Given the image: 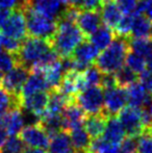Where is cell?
Instances as JSON below:
<instances>
[{
	"label": "cell",
	"instance_id": "6da1fadb",
	"mask_svg": "<svg viewBox=\"0 0 152 153\" xmlns=\"http://www.w3.org/2000/svg\"><path fill=\"white\" fill-rule=\"evenodd\" d=\"M16 56L19 64L29 71L41 70L59 61V55L55 53L48 41L33 36L24 40Z\"/></svg>",
	"mask_w": 152,
	"mask_h": 153
},
{
	"label": "cell",
	"instance_id": "7a4b0ae2",
	"mask_svg": "<svg viewBox=\"0 0 152 153\" xmlns=\"http://www.w3.org/2000/svg\"><path fill=\"white\" fill-rule=\"evenodd\" d=\"M85 34L81 32L75 22L59 18L56 30L50 40V45L59 56H71L74 50L83 42Z\"/></svg>",
	"mask_w": 152,
	"mask_h": 153
},
{
	"label": "cell",
	"instance_id": "3957f363",
	"mask_svg": "<svg viewBox=\"0 0 152 153\" xmlns=\"http://www.w3.org/2000/svg\"><path fill=\"white\" fill-rule=\"evenodd\" d=\"M128 52H129V39L118 36L114 39L110 46L103 49L101 53H99L95 61V66L103 74L115 73L123 67Z\"/></svg>",
	"mask_w": 152,
	"mask_h": 153
},
{
	"label": "cell",
	"instance_id": "277c9868",
	"mask_svg": "<svg viewBox=\"0 0 152 153\" xmlns=\"http://www.w3.org/2000/svg\"><path fill=\"white\" fill-rule=\"evenodd\" d=\"M22 10L26 18L27 32L30 36L50 42L56 30L57 22L55 19L40 14L30 7H25Z\"/></svg>",
	"mask_w": 152,
	"mask_h": 153
},
{
	"label": "cell",
	"instance_id": "5b68a950",
	"mask_svg": "<svg viewBox=\"0 0 152 153\" xmlns=\"http://www.w3.org/2000/svg\"><path fill=\"white\" fill-rule=\"evenodd\" d=\"M74 101L87 115L99 114L103 109V92L99 85L89 87L77 93Z\"/></svg>",
	"mask_w": 152,
	"mask_h": 153
},
{
	"label": "cell",
	"instance_id": "8992f818",
	"mask_svg": "<svg viewBox=\"0 0 152 153\" xmlns=\"http://www.w3.org/2000/svg\"><path fill=\"white\" fill-rule=\"evenodd\" d=\"M119 120L125 133L129 137H139L146 131V127L142 119V108L132 106L124 107L119 113Z\"/></svg>",
	"mask_w": 152,
	"mask_h": 153
},
{
	"label": "cell",
	"instance_id": "52a82bcc",
	"mask_svg": "<svg viewBox=\"0 0 152 153\" xmlns=\"http://www.w3.org/2000/svg\"><path fill=\"white\" fill-rule=\"evenodd\" d=\"M29 75V70L20 64H17L10 71L2 77L0 85L1 88L15 96H20L23 85Z\"/></svg>",
	"mask_w": 152,
	"mask_h": 153
},
{
	"label": "cell",
	"instance_id": "ba28073f",
	"mask_svg": "<svg viewBox=\"0 0 152 153\" xmlns=\"http://www.w3.org/2000/svg\"><path fill=\"white\" fill-rule=\"evenodd\" d=\"M19 137L25 146L35 149H47L50 141V137L43 130L39 123L28 124L27 126L23 127L19 133Z\"/></svg>",
	"mask_w": 152,
	"mask_h": 153
},
{
	"label": "cell",
	"instance_id": "9c48e42d",
	"mask_svg": "<svg viewBox=\"0 0 152 153\" xmlns=\"http://www.w3.org/2000/svg\"><path fill=\"white\" fill-rule=\"evenodd\" d=\"M2 34L13 38L17 41H22L26 38L27 27L25 14L21 8H15L10 13L5 24L2 26Z\"/></svg>",
	"mask_w": 152,
	"mask_h": 153
},
{
	"label": "cell",
	"instance_id": "30bf717a",
	"mask_svg": "<svg viewBox=\"0 0 152 153\" xmlns=\"http://www.w3.org/2000/svg\"><path fill=\"white\" fill-rule=\"evenodd\" d=\"M127 104L126 90L121 87H116L106 90L103 95V111L108 117L119 114Z\"/></svg>",
	"mask_w": 152,
	"mask_h": 153
},
{
	"label": "cell",
	"instance_id": "8fae6325",
	"mask_svg": "<svg viewBox=\"0 0 152 153\" xmlns=\"http://www.w3.org/2000/svg\"><path fill=\"white\" fill-rule=\"evenodd\" d=\"M98 55L99 50L91 42H82L77 46L71 56L75 61L76 71L82 72L93 62H95Z\"/></svg>",
	"mask_w": 152,
	"mask_h": 153
},
{
	"label": "cell",
	"instance_id": "7c38bea8",
	"mask_svg": "<svg viewBox=\"0 0 152 153\" xmlns=\"http://www.w3.org/2000/svg\"><path fill=\"white\" fill-rule=\"evenodd\" d=\"M62 123H63V130L69 132L70 130L80 127L83 125L87 114L75 103V101L69 102L61 114Z\"/></svg>",
	"mask_w": 152,
	"mask_h": 153
},
{
	"label": "cell",
	"instance_id": "4fadbf2b",
	"mask_svg": "<svg viewBox=\"0 0 152 153\" xmlns=\"http://www.w3.org/2000/svg\"><path fill=\"white\" fill-rule=\"evenodd\" d=\"M48 98L49 95L47 92H39L27 97H23L20 98L21 108L40 119L47 109Z\"/></svg>",
	"mask_w": 152,
	"mask_h": 153
},
{
	"label": "cell",
	"instance_id": "5bb4252c",
	"mask_svg": "<svg viewBox=\"0 0 152 153\" xmlns=\"http://www.w3.org/2000/svg\"><path fill=\"white\" fill-rule=\"evenodd\" d=\"M62 6L63 4L59 0H23L20 8L23 10L25 7H30L40 14L55 19L61 16L63 12Z\"/></svg>",
	"mask_w": 152,
	"mask_h": 153
},
{
	"label": "cell",
	"instance_id": "9a60e30c",
	"mask_svg": "<svg viewBox=\"0 0 152 153\" xmlns=\"http://www.w3.org/2000/svg\"><path fill=\"white\" fill-rule=\"evenodd\" d=\"M75 23L85 36H90L100 27L101 17L98 10H79Z\"/></svg>",
	"mask_w": 152,
	"mask_h": 153
},
{
	"label": "cell",
	"instance_id": "2e32d148",
	"mask_svg": "<svg viewBox=\"0 0 152 153\" xmlns=\"http://www.w3.org/2000/svg\"><path fill=\"white\" fill-rule=\"evenodd\" d=\"M127 95V103L129 106L138 107V108H147L151 103L152 95L147 94L146 90L138 81L131 83L126 88Z\"/></svg>",
	"mask_w": 152,
	"mask_h": 153
},
{
	"label": "cell",
	"instance_id": "e0dca14e",
	"mask_svg": "<svg viewBox=\"0 0 152 153\" xmlns=\"http://www.w3.org/2000/svg\"><path fill=\"white\" fill-rule=\"evenodd\" d=\"M31 74L28 75L26 81L23 85L20 92V98L27 97L29 95L36 94L39 92H47L48 91V85H47L45 77L42 71L33 70L30 71Z\"/></svg>",
	"mask_w": 152,
	"mask_h": 153
},
{
	"label": "cell",
	"instance_id": "ac0fdd59",
	"mask_svg": "<svg viewBox=\"0 0 152 153\" xmlns=\"http://www.w3.org/2000/svg\"><path fill=\"white\" fill-rule=\"evenodd\" d=\"M3 124L7 134L17 135L25 125V116L21 107H13L3 115Z\"/></svg>",
	"mask_w": 152,
	"mask_h": 153
},
{
	"label": "cell",
	"instance_id": "d6986e66",
	"mask_svg": "<svg viewBox=\"0 0 152 153\" xmlns=\"http://www.w3.org/2000/svg\"><path fill=\"white\" fill-rule=\"evenodd\" d=\"M108 116L101 111L99 114L95 115H89L85 117L83 125L85 129L92 139H97L103 135L104 129L106 126V121H108Z\"/></svg>",
	"mask_w": 152,
	"mask_h": 153
},
{
	"label": "cell",
	"instance_id": "ffe728a7",
	"mask_svg": "<svg viewBox=\"0 0 152 153\" xmlns=\"http://www.w3.org/2000/svg\"><path fill=\"white\" fill-rule=\"evenodd\" d=\"M130 36H133V39L150 38L152 36V22L141 13H134Z\"/></svg>",
	"mask_w": 152,
	"mask_h": 153
},
{
	"label": "cell",
	"instance_id": "44dd1931",
	"mask_svg": "<svg viewBox=\"0 0 152 153\" xmlns=\"http://www.w3.org/2000/svg\"><path fill=\"white\" fill-rule=\"evenodd\" d=\"M70 140L73 150L75 153H87L90 151L91 146V137L87 134L85 129L82 126L70 130L69 132Z\"/></svg>",
	"mask_w": 152,
	"mask_h": 153
},
{
	"label": "cell",
	"instance_id": "7402d4cb",
	"mask_svg": "<svg viewBox=\"0 0 152 153\" xmlns=\"http://www.w3.org/2000/svg\"><path fill=\"white\" fill-rule=\"evenodd\" d=\"M103 137V139H105L106 141L113 144H117V145H119L122 140L125 137V130H124L120 120L115 116H110L108 118Z\"/></svg>",
	"mask_w": 152,
	"mask_h": 153
},
{
	"label": "cell",
	"instance_id": "603a6c76",
	"mask_svg": "<svg viewBox=\"0 0 152 153\" xmlns=\"http://www.w3.org/2000/svg\"><path fill=\"white\" fill-rule=\"evenodd\" d=\"M100 17L105 26L110 27V29H115L123 16L117 3L114 1H110L104 2V5H102Z\"/></svg>",
	"mask_w": 152,
	"mask_h": 153
},
{
	"label": "cell",
	"instance_id": "cb8c5ba5",
	"mask_svg": "<svg viewBox=\"0 0 152 153\" xmlns=\"http://www.w3.org/2000/svg\"><path fill=\"white\" fill-rule=\"evenodd\" d=\"M40 71H42L43 75H44L45 80H46L47 85H48L49 91L56 89L59 87L64 76V71L63 68H62L61 61H56L52 62V64L41 69Z\"/></svg>",
	"mask_w": 152,
	"mask_h": 153
},
{
	"label": "cell",
	"instance_id": "d4e9b609",
	"mask_svg": "<svg viewBox=\"0 0 152 153\" xmlns=\"http://www.w3.org/2000/svg\"><path fill=\"white\" fill-rule=\"evenodd\" d=\"M48 153H73L70 135L67 131H61L51 137L48 145Z\"/></svg>",
	"mask_w": 152,
	"mask_h": 153
},
{
	"label": "cell",
	"instance_id": "484cf974",
	"mask_svg": "<svg viewBox=\"0 0 152 153\" xmlns=\"http://www.w3.org/2000/svg\"><path fill=\"white\" fill-rule=\"evenodd\" d=\"M91 41L90 42L98 49V50H103L106 47L110 46V43L114 41L115 39V34L113 29H110L108 26H102L99 27L95 32L90 36Z\"/></svg>",
	"mask_w": 152,
	"mask_h": 153
},
{
	"label": "cell",
	"instance_id": "4316f807",
	"mask_svg": "<svg viewBox=\"0 0 152 153\" xmlns=\"http://www.w3.org/2000/svg\"><path fill=\"white\" fill-rule=\"evenodd\" d=\"M40 126L43 128V130L47 133L49 137H52L53 135L57 134L63 130V123H62L61 115H48L44 114L40 118L39 121Z\"/></svg>",
	"mask_w": 152,
	"mask_h": 153
},
{
	"label": "cell",
	"instance_id": "83f0119b",
	"mask_svg": "<svg viewBox=\"0 0 152 153\" xmlns=\"http://www.w3.org/2000/svg\"><path fill=\"white\" fill-rule=\"evenodd\" d=\"M48 95V104H47V109L45 111V114H48V115H61L64 107L69 102H71L56 89L50 90Z\"/></svg>",
	"mask_w": 152,
	"mask_h": 153
},
{
	"label": "cell",
	"instance_id": "f1b7e54d",
	"mask_svg": "<svg viewBox=\"0 0 152 153\" xmlns=\"http://www.w3.org/2000/svg\"><path fill=\"white\" fill-rule=\"evenodd\" d=\"M102 74L103 73L96 66H89L85 70L80 72V78L81 81H82L83 88L87 89L89 87L99 85Z\"/></svg>",
	"mask_w": 152,
	"mask_h": 153
},
{
	"label": "cell",
	"instance_id": "f546056e",
	"mask_svg": "<svg viewBox=\"0 0 152 153\" xmlns=\"http://www.w3.org/2000/svg\"><path fill=\"white\" fill-rule=\"evenodd\" d=\"M13 107H21L20 96H15L0 87V116Z\"/></svg>",
	"mask_w": 152,
	"mask_h": 153
},
{
	"label": "cell",
	"instance_id": "4dcf8cb0",
	"mask_svg": "<svg viewBox=\"0 0 152 153\" xmlns=\"http://www.w3.org/2000/svg\"><path fill=\"white\" fill-rule=\"evenodd\" d=\"M114 74L118 87L124 88V89H126L128 85L138 80V74H136L133 71L130 70L128 67H122Z\"/></svg>",
	"mask_w": 152,
	"mask_h": 153
},
{
	"label": "cell",
	"instance_id": "1f68e13d",
	"mask_svg": "<svg viewBox=\"0 0 152 153\" xmlns=\"http://www.w3.org/2000/svg\"><path fill=\"white\" fill-rule=\"evenodd\" d=\"M90 151L95 153H120L119 145L113 144L101 137L94 139V141L91 142Z\"/></svg>",
	"mask_w": 152,
	"mask_h": 153
},
{
	"label": "cell",
	"instance_id": "d6a6232c",
	"mask_svg": "<svg viewBox=\"0 0 152 153\" xmlns=\"http://www.w3.org/2000/svg\"><path fill=\"white\" fill-rule=\"evenodd\" d=\"M129 49L131 52H134L141 56L147 57L152 53V46L148 39H133L129 40Z\"/></svg>",
	"mask_w": 152,
	"mask_h": 153
},
{
	"label": "cell",
	"instance_id": "836d02e7",
	"mask_svg": "<svg viewBox=\"0 0 152 153\" xmlns=\"http://www.w3.org/2000/svg\"><path fill=\"white\" fill-rule=\"evenodd\" d=\"M126 67L133 71L136 74H141L146 69V59L134 52H128L125 59Z\"/></svg>",
	"mask_w": 152,
	"mask_h": 153
},
{
	"label": "cell",
	"instance_id": "e575fe53",
	"mask_svg": "<svg viewBox=\"0 0 152 153\" xmlns=\"http://www.w3.org/2000/svg\"><path fill=\"white\" fill-rule=\"evenodd\" d=\"M25 150V145L22 140L17 135H10L0 149L1 153H22Z\"/></svg>",
	"mask_w": 152,
	"mask_h": 153
},
{
	"label": "cell",
	"instance_id": "d590c367",
	"mask_svg": "<svg viewBox=\"0 0 152 153\" xmlns=\"http://www.w3.org/2000/svg\"><path fill=\"white\" fill-rule=\"evenodd\" d=\"M18 62L16 54L8 52H0V81L4 74L10 71Z\"/></svg>",
	"mask_w": 152,
	"mask_h": 153
},
{
	"label": "cell",
	"instance_id": "8d00e7d4",
	"mask_svg": "<svg viewBox=\"0 0 152 153\" xmlns=\"http://www.w3.org/2000/svg\"><path fill=\"white\" fill-rule=\"evenodd\" d=\"M133 15H124L121 18L120 22L116 26V31H117L118 36H123V38H128L130 36L132 28V22H133Z\"/></svg>",
	"mask_w": 152,
	"mask_h": 153
},
{
	"label": "cell",
	"instance_id": "74e56055",
	"mask_svg": "<svg viewBox=\"0 0 152 153\" xmlns=\"http://www.w3.org/2000/svg\"><path fill=\"white\" fill-rule=\"evenodd\" d=\"M138 140L139 137H129L127 135L122 140L119 144V152L120 153H136L138 151Z\"/></svg>",
	"mask_w": 152,
	"mask_h": 153
},
{
	"label": "cell",
	"instance_id": "f35d334b",
	"mask_svg": "<svg viewBox=\"0 0 152 153\" xmlns=\"http://www.w3.org/2000/svg\"><path fill=\"white\" fill-rule=\"evenodd\" d=\"M0 43H1L2 48L5 49L6 52L12 53V54H17L21 46L20 41H17L7 36H4V34L0 36Z\"/></svg>",
	"mask_w": 152,
	"mask_h": 153
},
{
	"label": "cell",
	"instance_id": "ab89813d",
	"mask_svg": "<svg viewBox=\"0 0 152 153\" xmlns=\"http://www.w3.org/2000/svg\"><path fill=\"white\" fill-rule=\"evenodd\" d=\"M116 3L124 15H131L138 12V0H116Z\"/></svg>",
	"mask_w": 152,
	"mask_h": 153
},
{
	"label": "cell",
	"instance_id": "60d3db41",
	"mask_svg": "<svg viewBox=\"0 0 152 153\" xmlns=\"http://www.w3.org/2000/svg\"><path fill=\"white\" fill-rule=\"evenodd\" d=\"M139 153H152V139L147 133H144L138 140Z\"/></svg>",
	"mask_w": 152,
	"mask_h": 153
},
{
	"label": "cell",
	"instance_id": "b9f144b4",
	"mask_svg": "<svg viewBox=\"0 0 152 153\" xmlns=\"http://www.w3.org/2000/svg\"><path fill=\"white\" fill-rule=\"evenodd\" d=\"M99 87L101 88V89H103L104 91L118 87L117 80H116V77H115L114 73H106V74H102L101 80H100V83H99Z\"/></svg>",
	"mask_w": 152,
	"mask_h": 153
},
{
	"label": "cell",
	"instance_id": "7bdbcfd3",
	"mask_svg": "<svg viewBox=\"0 0 152 153\" xmlns=\"http://www.w3.org/2000/svg\"><path fill=\"white\" fill-rule=\"evenodd\" d=\"M74 5L81 10H97L101 6V0H75Z\"/></svg>",
	"mask_w": 152,
	"mask_h": 153
},
{
	"label": "cell",
	"instance_id": "ee69618b",
	"mask_svg": "<svg viewBox=\"0 0 152 153\" xmlns=\"http://www.w3.org/2000/svg\"><path fill=\"white\" fill-rule=\"evenodd\" d=\"M140 83L144 87L146 92L152 95V72L150 71H144L140 75Z\"/></svg>",
	"mask_w": 152,
	"mask_h": 153
},
{
	"label": "cell",
	"instance_id": "f6af8a7d",
	"mask_svg": "<svg viewBox=\"0 0 152 153\" xmlns=\"http://www.w3.org/2000/svg\"><path fill=\"white\" fill-rule=\"evenodd\" d=\"M138 12L143 14L152 22V0H143L139 4Z\"/></svg>",
	"mask_w": 152,
	"mask_h": 153
},
{
	"label": "cell",
	"instance_id": "bcb514c9",
	"mask_svg": "<svg viewBox=\"0 0 152 153\" xmlns=\"http://www.w3.org/2000/svg\"><path fill=\"white\" fill-rule=\"evenodd\" d=\"M22 5V0H0V7L6 10L20 8Z\"/></svg>",
	"mask_w": 152,
	"mask_h": 153
},
{
	"label": "cell",
	"instance_id": "7dc6e473",
	"mask_svg": "<svg viewBox=\"0 0 152 153\" xmlns=\"http://www.w3.org/2000/svg\"><path fill=\"white\" fill-rule=\"evenodd\" d=\"M6 140H7V131L3 124V115H1L0 116V149L4 145Z\"/></svg>",
	"mask_w": 152,
	"mask_h": 153
},
{
	"label": "cell",
	"instance_id": "c3c4849f",
	"mask_svg": "<svg viewBox=\"0 0 152 153\" xmlns=\"http://www.w3.org/2000/svg\"><path fill=\"white\" fill-rule=\"evenodd\" d=\"M10 15V10L0 7V28H2V26L5 24L6 20L8 19Z\"/></svg>",
	"mask_w": 152,
	"mask_h": 153
},
{
	"label": "cell",
	"instance_id": "681fc988",
	"mask_svg": "<svg viewBox=\"0 0 152 153\" xmlns=\"http://www.w3.org/2000/svg\"><path fill=\"white\" fill-rule=\"evenodd\" d=\"M22 153H46L45 150L43 149H35V148H29V149H25Z\"/></svg>",
	"mask_w": 152,
	"mask_h": 153
},
{
	"label": "cell",
	"instance_id": "f907efd6",
	"mask_svg": "<svg viewBox=\"0 0 152 153\" xmlns=\"http://www.w3.org/2000/svg\"><path fill=\"white\" fill-rule=\"evenodd\" d=\"M146 67L148 68V71L152 72V53L146 59Z\"/></svg>",
	"mask_w": 152,
	"mask_h": 153
},
{
	"label": "cell",
	"instance_id": "816d5d0a",
	"mask_svg": "<svg viewBox=\"0 0 152 153\" xmlns=\"http://www.w3.org/2000/svg\"><path fill=\"white\" fill-rule=\"evenodd\" d=\"M59 1H61V3L63 4V5H65L66 7L75 4V0H59Z\"/></svg>",
	"mask_w": 152,
	"mask_h": 153
},
{
	"label": "cell",
	"instance_id": "f5cc1de1",
	"mask_svg": "<svg viewBox=\"0 0 152 153\" xmlns=\"http://www.w3.org/2000/svg\"><path fill=\"white\" fill-rule=\"evenodd\" d=\"M145 133H147V134L149 135V137L152 139V125L150 127H148V128L146 129V131H145Z\"/></svg>",
	"mask_w": 152,
	"mask_h": 153
},
{
	"label": "cell",
	"instance_id": "db71d44e",
	"mask_svg": "<svg viewBox=\"0 0 152 153\" xmlns=\"http://www.w3.org/2000/svg\"><path fill=\"white\" fill-rule=\"evenodd\" d=\"M147 109H148V113H149V115H150V117L152 119V100H151V103L149 104V106L147 107Z\"/></svg>",
	"mask_w": 152,
	"mask_h": 153
},
{
	"label": "cell",
	"instance_id": "11a10c76",
	"mask_svg": "<svg viewBox=\"0 0 152 153\" xmlns=\"http://www.w3.org/2000/svg\"><path fill=\"white\" fill-rule=\"evenodd\" d=\"M110 1H113V0H101V2H110Z\"/></svg>",
	"mask_w": 152,
	"mask_h": 153
},
{
	"label": "cell",
	"instance_id": "9f6ffc18",
	"mask_svg": "<svg viewBox=\"0 0 152 153\" xmlns=\"http://www.w3.org/2000/svg\"><path fill=\"white\" fill-rule=\"evenodd\" d=\"M2 51V46H1V43H0V52Z\"/></svg>",
	"mask_w": 152,
	"mask_h": 153
},
{
	"label": "cell",
	"instance_id": "6f0895ef",
	"mask_svg": "<svg viewBox=\"0 0 152 153\" xmlns=\"http://www.w3.org/2000/svg\"><path fill=\"white\" fill-rule=\"evenodd\" d=\"M150 43H151V46H152V36H151V40H150Z\"/></svg>",
	"mask_w": 152,
	"mask_h": 153
},
{
	"label": "cell",
	"instance_id": "680465c9",
	"mask_svg": "<svg viewBox=\"0 0 152 153\" xmlns=\"http://www.w3.org/2000/svg\"><path fill=\"white\" fill-rule=\"evenodd\" d=\"M87 153H95V152H91V151H89V152H87Z\"/></svg>",
	"mask_w": 152,
	"mask_h": 153
},
{
	"label": "cell",
	"instance_id": "91938a15",
	"mask_svg": "<svg viewBox=\"0 0 152 153\" xmlns=\"http://www.w3.org/2000/svg\"><path fill=\"white\" fill-rule=\"evenodd\" d=\"M73 153H75V152H73Z\"/></svg>",
	"mask_w": 152,
	"mask_h": 153
},
{
	"label": "cell",
	"instance_id": "94428289",
	"mask_svg": "<svg viewBox=\"0 0 152 153\" xmlns=\"http://www.w3.org/2000/svg\"><path fill=\"white\" fill-rule=\"evenodd\" d=\"M22 2H23V0H22Z\"/></svg>",
	"mask_w": 152,
	"mask_h": 153
},
{
	"label": "cell",
	"instance_id": "6125c7cd",
	"mask_svg": "<svg viewBox=\"0 0 152 153\" xmlns=\"http://www.w3.org/2000/svg\"><path fill=\"white\" fill-rule=\"evenodd\" d=\"M0 153H1V152H0Z\"/></svg>",
	"mask_w": 152,
	"mask_h": 153
}]
</instances>
